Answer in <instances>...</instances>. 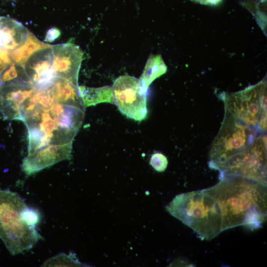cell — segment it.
Wrapping results in <instances>:
<instances>
[{"label": "cell", "instance_id": "cell-9", "mask_svg": "<svg viewBox=\"0 0 267 267\" xmlns=\"http://www.w3.org/2000/svg\"><path fill=\"white\" fill-rule=\"evenodd\" d=\"M51 69L54 77L70 80L78 86L79 72L83 53L78 45L72 43L51 46Z\"/></svg>", "mask_w": 267, "mask_h": 267}, {"label": "cell", "instance_id": "cell-6", "mask_svg": "<svg viewBox=\"0 0 267 267\" xmlns=\"http://www.w3.org/2000/svg\"><path fill=\"white\" fill-rule=\"evenodd\" d=\"M224 101L225 111L251 127L261 131H266V81H261L243 90L227 95L225 97Z\"/></svg>", "mask_w": 267, "mask_h": 267}, {"label": "cell", "instance_id": "cell-11", "mask_svg": "<svg viewBox=\"0 0 267 267\" xmlns=\"http://www.w3.org/2000/svg\"><path fill=\"white\" fill-rule=\"evenodd\" d=\"M51 46L36 51L28 58L24 67L29 80L38 89L45 88L55 78L51 69Z\"/></svg>", "mask_w": 267, "mask_h": 267}, {"label": "cell", "instance_id": "cell-5", "mask_svg": "<svg viewBox=\"0 0 267 267\" xmlns=\"http://www.w3.org/2000/svg\"><path fill=\"white\" fill-rule=\"evenodd\" d=\"M262 133L225 111L220 130L210 149L209 165L219 170L230 157L250 148Z\"/></svg>", "mask_w": 267, "mask_h": 267}, {"label": "cell", "instance_id": "cell-7", "mask_svg": "<svg viewBox=\"0 0 267 267\" xmlns=\"http://www.w3.org/2000/svg\"><path fill=\"white\" fill-rule=\"evenodd\" d=\"M220 177H241L267 185V137L259 136L248 149L235 154L219 169Z\"/></svg>", "mask_w": 267, "mask_h": 267}, {"label": "cell", "instance_id": "cell-17", "mask_svg": "<svg viewBox=\"0 0 267 267\" xmlns=\"http://www.w3.org/2000/svg\"><path fill=\"white\" fill-rule=\"evenodd\" d=\"M205 5H216L220 3L222 0H190Z\"/></svg>", "mask_w": 267, "mask_h": 267}, {"label": "cell", "instance_id": "cell-3", "mask_svg": "<svg viewBox=\"0 0 267 267\" xmlns=\"http://www.w3.org/2000/svg\"><path fill=\"white\" fill-rule=\"evenodd\" d=\"M166 209L202 240H211L222 232L220 209L206 189L178 194Z\"/></svg>", "mask_w": 267, "mask_h": 267}, {"label": "cell", "instance_id": "cell-14", "mask_svg": "<svg viewBox=\"0 0 267 267\" xmlns=\"http://www.w3.org/2000/svg\"><path fill=\"white\" fill-rule=\"evenodd\" d=\"M51 46L41 42L29 32L25 44L13 49L11 56L15 63L24 67L27 60L36 51Z\"/></svg>", "mask_w": 267, "mask_h": 267}, {"label": "cell", "instance_id": "cell-16", "mask_svg": "<svg viewBox=\"0 0 267 267\" xmlns=\"http://www.w3.org/2000/svg\"><path fill=\"white\" fill-rule=\"evenodd\" d=\"M59 34V32L57 29H50L47 33L46 40L48 41L54 40L56 38H57Z\"/></svg>", "mask_w": 267, "mask_h": 267}, {"label": "cell", "instance_id": "cell-10", "mask_svg": "<svg viewBox=\"0 0 267 267\" xmlns=\"http://www.w3.org/2000/svg\"><path fill=\"white\" fill-rule=\"evenodd\" d=\"M72 148V142L49 145L28 152L23 160V171L30 176L60 161L70 159Z\"/></svg>", "mask_w": 267, "mask_h": 267}, {"label": "cell", "instance_id": "cell-13", "mask_svg": "<svg viewBox=\"0 0 267 267\" xmlns=\"http://www.w3.org/2000/svg\"><path fill=\"white\" fill-rule=\"evenodd\" d=\"M167 66L160 55H151L148 59L139 79L143 89L148 91L152 82L167 71Z\"/></svg>", "mask_w": 267, "mask_h": 267}, {"label": "cell", "instance_id": "cell-8", "mask_svg": "<svg viewBox=\"0 0 267 267\" xmlns=\"http://www.w3.org/2000/svg\"><path fill=\"white\" fill-rule=\"evenodd\" d=\"M113 103L127 118L140 122L147 116V93L139 79L122 75L114 81L112 87Z\"/></svg>", "mask_w": 267, "mask_h": 267}, {"label": "cell", "instance_id": "cell-12", "mask_svg": "<svg viewBox=\"0 0 267 267\" xmlns=\"http://www.w3.org/2000/svg\"><path fill=\"white\" fill-rule=\"evenodd\" d=\"M78 92L84 106H94L100 103H113L112 87L100 88L78 86Z\"/></svg>", "mask_w": 267, "mask_h": 267}, {"label": "cell", "instance_id": "cell-2", "mask_svg": "<svg viewBox=\"0 0 267 267\" xmlns=\"http://www.w3.org/2000/svg\"><path fill=\"white\" fill-rule=\"evenodd\" d=\"M39 212L15 192L0 189V238L15 255L31 249L42 238L36 228Z\"/></svg>", "mask_w": 267, "mask_h": 267}, {"label": "cell", "instance_id": "cell-1", "mask_svg": "<svg viewBox=\"0 0 267 267\" xmlns=\"http://www.w3.org/2000/svg\"><path fill=\"white\" fill-rule=\"evenodd\" d=\"M219 178L206 190L218 204L222 231L240 226L252 231L261 228L267 219V185L238 176Z\"/></svg>", "mask_w": 267, "mask_h": 267}, {"label": "cell", "instance_id": "cell-4", "mask_svg": "<svg viewBox=\"0 0 267 267\" xmlns=\"http://www.w3.org/2000/svg\"><path fill=\"white\" fill-rule=\"evenodd\" d=\"M67 106L55 103L48 109L37 106L25 117L23 122L28 129V152L49 145L73 142L77 133Z\"/></svg>", "mask_w": 267, "mask_h": 267}, {"label": "cell", "instance_id": "cell-15", "mask_svg": "<svg viewBox=\"0 0 267 267\" xmlns=\"http://www.w3.org/2000/svg\"><path fill=\"white\" fill-rule=\"evenodd\" d=\"M149 163L156 171L162 172L166 169L168 161L164 154L157 152L151 155Z\"/></svg>", "mask_w": 267, "mask_h": 267}]
</instances>
